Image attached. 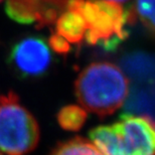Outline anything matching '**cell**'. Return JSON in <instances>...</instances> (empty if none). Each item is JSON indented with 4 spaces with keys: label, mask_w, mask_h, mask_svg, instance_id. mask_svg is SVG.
<instances>
[{
    "label": "cell",
    "mask_w": 155,
    "mask_h": 155,
    "mask_svg": "<svg viewBox=\"0 0 155 155\" xmlns=\"http://www.w3.org/2000/svg\"><path fill=\"white\" fill-rule=\"evenodd\" d=\"M75 94L84 109L106 118L123 106L129 94V80L115 64L95 61L78 76Z\"/></svg>",
    "instance_id": "obj_1"
},
{
    "label": "cell",
    "mask_w": 155,
    "mask_h": 155,
    "mask_svg": "<svg viewBox=\"0 0 155 155\" xmlns=\"http://www.w3.org/2000/svg\"><path fill=\"white\" fill-rule=\"evenodd\" d=\"M48 45L51 51H54L58 54L67 55L71 51L70 42L67 39H64L63 36L58 35V33H52L49 36Z\"/></svg>",
    "instance_id": "obj_12"
},
{
    "label": "cell",
    "mask_w": 155,
    "mask_h": 155,
    "mask_svg": "<svg viewBox=\"0 0 155 155\" xmlns=\"http://www.w3.org/2000/svg\"><path fill=\"white\" fill-rule=\"evenodd\" d=\"M43 0H6L5 11L12 20L21 24H36Z\"/></svg>",
    "instance_id": "obj_7"
},
{
    "label": "cell",
    "mask_w": 155,
    "mask_h": 155,
    "mask_svg": "<svg viewBox=\"0 0 155 155\" xmlns=\"http://www.w3.org/2000/svg\"><path fill=\"white\" fill-rule=\"evenodd\" d=\"M68 10L77 11L85 20V40L113 51L129 36L127 12L119 3L106 0H67Z\"/></svg>",
    "instance_id": "obj_2"
},
{
    "label": "cell",
    "mask_w": 155,
    "mask_h": 155,
    "mask_svg": "<svg viewBox=\"0 0 155 155\" xmlns=\"http://www.w3.org/2000/svg\"><path fill=\"white\" fill-rule=\"evenodd\" d=\"M1 1H2V0H0V2H1Z\"/></svg>",
    "instance_id": "obj_15"
},
{
    "label": "cell",
    "mask_w": 155,
    "mask_h": 155,
    "mask_svg": "<svg viewBox=\"0 0 155 155\" xmlns=\"http://www.w3.org/2000/svg\"><path fill=\"white\" fill-rule=\"evenodd\" d=\"M89 137L103 155H122L120 140L113 124L95 127L90 131Z\"/></svg>",
    "instance_id": "obj_8"
},
{
    "label": "cell",
    "mask_w": 155,
    "mask_h": 155,
    "mask_svg": "<svg viewBox=\"0 0 155 155\" xmlns=\"http://www.w3.org/2000/svg\"><path fill=\"white\" fill-rule=\"evenodd\" d=\"M113 125L122 155H155V120L150 116L126 112Z\"/></svg>",
    "instance_id": "obj_5"
},
{
    "label": "cell",
    "mask_w": 155,
    "mask_h": 155,
    "mask_svg": "<svg viewBox=\"0 0 155 155\" xmlns=\"http://www.w3.org/2000/svg\"><path fill=\"white\" fill-rule=\"evenodd\" d=\"M106 1H110V2H115V3H122V2H126L128 0H106Z\"/></svg>",
    "instance_id": "obj_13"
},
{
    "label": "cell",
    "mask_w": 155,
    "mask_h": 155,
    "mask_svg": "<svg viewBox=\"0 0 155 155\" xmlns=\"http://www.w3.org/2000/svg\"><path fill=\"white\" fill-rule=\"evenodd\" d=\"M40 138L38 121L13 92L0 97V153L27 155Z\"/></svg>",
    "instance_id": "obj_3"
},
{
    "label": "cell",
    "mask_w": 155,
    "mask_h": 155,
    "mask_svg": "<svg viewBox=\"0 0 155 155\" xmlns=\"http://www.w3.org/2000/svg\"><path fill=\"white\" fill-rule=\"evenodd\" d=\"M7 61L10 69L19 78L35 80L49 72L54 58L45 38L28 35L11 46Z\"/></svg>",
    "instance_id": "obj_4"
},
{
    "label": "cell",
    "mask_w": 155,
    "mask_h": 155,
    "mask_svg": "<svg viewBox=\"0 0 155 155\" xmlns=\"http://www.w3.org/2000/svg\"><path fill=\"white\" fill-rule=\"evenodd\" d=\"M129 8L135 20H138L148 32L155 35V0H135Z\"/></svg>",
    "instance_id": "obj_11"
},
{
    "label": "cell",
    "mask_w": 155,
    "mask_h": 155,
    "mask_svg": "<svg viewBox=\"0 0 155 155\" xmlns=\"http://www.w3.org/2000/svg\"><path fill=\"white\" fill-rule=\"evenodd\" d=\"M0 155H3V154H1V153H0Z\"/></svg>",
    "instance_id": "obj_14"
},
{
    "label": "cell",
    "mask_w": 155,
    "mask_h": 155,
    "mask_svg": "<svg viewBox=\"0 0 155 155\" xmlns=\"http://www.w3.org/2000/svg\"><path fill=\"white\" fill-rule=\"evenodd\" d=\"M55 30L58 35L71 43L82 42L85 38L87 26L85 20L79 12L74 10H67L61 14L55 22Z\"/></svg>",
    "instance_id": "obj_6"
},
{
    "label": "cell",
    "mask_w": 155,
    "mask_h": 155,
    "mask_svg": "<svg viewBox=\"0 0 155 155\" xmlns=\"http://www.w3.org/2000/svg\"><path fill=\"white\" fill-rule=\"evenodd\" d=\"M87 117L86 110L78 105H68L58 112L57 120L61 128L66 131L77 132L85 125Z\"/></svg>",
    "instance_id": "obj_9"
},
{
    "label": "cell",
    "mask_w": 155,
    "mask_h": 155,
    "mask_svg": "<svg viewBox=\"0 0 155 155\" xmlns=\"http://www.w3.org/2000/svg\"><path fill=\"white\" fill-rule=\"evenodd\" d=\"M49 155H103L94 144L82 137L58 143Z\"/></svg>",
    "instance_id": "obj_10"
}]
</instances>
